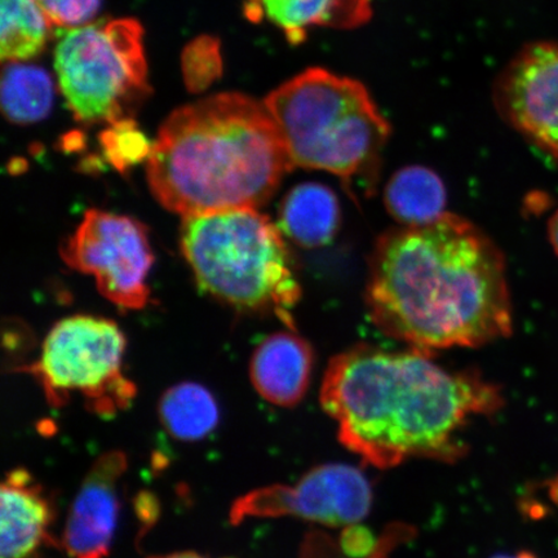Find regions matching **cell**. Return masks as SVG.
I'll list each match as a JSON object with an SVG mask.
<instances>
[{"label":"cell","mask_w":558,"mask_h":558,"mask_svg":"<svg viewBox=\"0 0 558 558\" xmlns=\"http://www.w3.org/2000/svg\"><path fill=\"white\" fill-rule=\"evenodd\" d=\"M366 304L383 333L428 354L477 348L512 332L504 254L483 230L448 213L381 236Z\"/></svg>","instance_id":"1"},{"label":"cell","mask_w":558,"mask_h":558,"mask_svg":"<svg viewBox=\"0 0 558 558\" xmlns=\"http://www.w3.org/2000/svg\"><path fill=\"white\" fill-rule=\"evenodd\" d=\"M319 400L340 444L379 470L413 459L456 462L466 425L505 403L498 386L476 373L450 372L415 349L369 345L335 355Z\"/></svg>","instance_id":"2"},{"label":"cell","mask_w":558,"mask_h":558,"mask_svg":"<svg viewBox=\"0 0 558 558\" xmlns=\"http://www.w3.org/2000/svg\"><path fill=\"white\" fill-rule=\"evenodd\" d=\"M294 169L265 104L221 94L174 111L148 158L159 204L181 216L257 208Z\"/></svg>","instance_id":"3"},{"label":"cell","mask_w":558,"mask_h":558,"mask_svg":"<svg viewBox=\"0 0 558 558\" xmlns=\"http://www.w3.org/2000/svg\"><path fill=\"white\" fill-rule=\"evenodd\" d=\"M264 104L292 166L330 172L351 187L374 183L390 128L360 82L310 69Z\"/></svg>","instance_id":"4"},{"label":"cell","mask_w":558,"mask_h":558,"mask_svg":"<svg viewBox=\"0 0 558 558\" xmlns=\"http://www.w3.org/2000/svg\"><path fill=\"white\" fill-rule=\"evenodd\" d=\"M181 250L199 288L243 312L289 310L302 294L281 229L257 208L184 216Z\"/></svg>","instance_id":"5"},{"label":"cell","mask_w":558,"mask_h":558,"mask_svg":"<svg viewBox=\"0 0 558 558\" xmlns=\"http://www.w3.org/2000/svg\"><path fill=\"white\" fill-rule=\"evenodd\" d=\"M59 87L76 121L128 120L149 94L143 26L104 20L60 33L54 50Z\"/></svg>","instance_id":"6"},{"label":"cell","mask_w":558,"mask_h":558,"mask_svg":"<svg viewBox=\"0 0 558 558\" xmlns=\"http://www.w3.org/2000/svg\"><path fill=\"white\" fill-rule=\"evenodd\" d=\"M124 351V335L114 323L73 316L52 327L39 360L27 369L53 408L81 396L90 413L108 418L128 410L136 396L135 383L122 373Z\"/></svg>","instance_id":"7"},{"label":"cell","mask_w":558,"mask_h":558,"mask_svg":"<svg viewBox=\"0 0 558 558\" xmlns=\"http://www.w3.org/2000/svg\"><path fill=\"white\" fill-rule=\"evenodd\" d=\"M61 255L69 267L94 276L97 288L111 303L131 311L148 304L146 279L155 256L142 222L89 209Z\"/></svg>","instance_id":"8"},{"label":"cell","mask_w":558,"mask_h":558,"mask_svg":"<svg viewBox=\"0 0 558 558\" xmlns=\"http://www.w3.org/2000/svg\"><path fill=\"white\" fill-rule=\"evenodd\" d=\"M372 484L361 470L325 464L305 473L294 485L256 488L236 499L229 519L239 525L248 518L304 519L326 526L354 525L373 507Z\"/></svg>","instance_id":"9"},{"label":"cell","mask_w":558,"mask_h":558,"mask_svg":"<svg viewBox=\"0 0 558 558\" xmlns=\"http://www.w3.org/2000/svg\"><path fill=\"white\" fill-rule=\"evenodd\" d=\"M506 122L558 159V46L530 45L509 62L494 90Z\"/></svg>","instance_id":"10"},{"label":"cell","mask_w":558,"mask_h":558,"mask_svg":"<svg viewBox=\"0 0 558 558\" xmlns=\"http://www.w3.org/2000/svg\"><path fill=\"white\" fill-rule=\"evenodd\" d=\"M128 466V456L120 450L102 453L90 466L62 534V546L70 557H108L120 514L118 485Z\"/></svg>","instance_id":"11"},{"label":"cell","mask_w":558,"mask_h":558,"mask_svg":"<svg viewBox=\"0 0 558 558\" xmlns=\"http://www.w3.org/2000/svg\"><path fill=\"white\" fill-rule=\"evenodd\" d=\"M313 365L308 341L294 332H276L255 349L250 379L264 400L279 408H294L308 392Z\"/></svg>","instance_id":"12"},{"label":"cell","mask_w":558,"mask_h":558,"mask_svg":"<svg viewBox=\"0 0 558 558\" xmlns=\"http://www.w3.org/2000/svg\"><path fill=\"white\" fill-rule=\"evenodd\" d=\"M0 508V558H32L50 538L48 529L53 521L51 498L31 472L16 469L3 481Z\"/></svg>","instance_id":"13"},{"label":"cell","mask_w":558,"mask_h":558,"mask_svg":"<svg viewBox=\"0 0 558 558\" xmlns=\"http://www.w3.org/2000/svg\"><path fill=\"white\" fill-rule=\"evenodd\" d=\"M341 209L337 194L319 183H304L291 190L278 211V227L298 246H327L338 234Z\"/></svg>","instance_id":"14"},{"label":"cell","mask_w":558,"mask_h":558,"mask_svg":"<svg viewBox=\"0 0 558 558\" xmlns=\"http://www.w3.org/2000/svg\"><path fill=\"white\" fill-rule=\"evenodd\" d=\"M260 16L281 29L291 44H300L312 26L353 29L373 15L372 0H256Z\"/></svg>","instance_id":"15"},{"label":"cell","mask_w":558,"mask_h":558,"mask_svg":"<svg viewBox=\"0 0 558 558\" xmlns=\"http://www.w3.org/2000/svg\"><path fill=\"white\" fill-rule=\"evenodd\" d=\"M448 194L441 178L423 166H408L397 171L384 192V204L402 227H417L446 214Z\"/></svg>","instance_id":"16"},{"label":"cell","mask_w":558,"mask_h":558,"mask_svg":"<svg viewBox=\"0 0 558 558\" xmlns=\"http://www.w3.org/2000/svg\"><path fill=\"white\" fill-rule=\"evenodd\" d=\"M160 422L180 441L195 442L218 427L220 413L211 392L197 383H180L167 389L159 401Z\"/></svg>","instance_id":"17"},{"label":"cell","mask_w":558,"mask_h":558,"mask_svg":"<svg viewBox=\"0 0 558 558\" xmlns=\"http://www.w3.org/2000/svg\"><path fill=\"white\" fill-rule=\"evenodd\" d=\"M54 85L45 69L10 61L2 73V109L7 120L32 124L44 120L53 107Z\"/></svg>","instance_id":"18"},{"label":"cell","mask_w":558,"mask_h":558,"mask_svg":"<svg viewBox=\"0 0 558 558\" xmlns=\"http://www.w3.org/2000/svg\"><path fill=\"white\" fill-rule=\"evenodd\" d=\"M0 56L4 62L25 61L45 50L51 24L37 0H2Z\"/></svg>","instance_id":"19"},{"label":"cell","mask_w":558,"mask_h":558,"mask_svg":"<svg viewBox=\"0 0 558 558\" xmlns=\"http://www.w3.org/2000/svg\"><path fill=\"white\" fill-rule=\"evenodd\" d=\"M104 156L118 171L125 172L150 157L153 145L132 118L109 124L101 134Z\"/></svg>","instance_id":"20"},{"label":"cell","mask_w":558,"mask_h":558,"mask_svg":"<svg viewBox=\"0 0 558 558\" xmlns=\"http://www.w3.org/2000/svg\"><path fill=\"white\" fill-rule=\"evenodd\" d=\"M222 61L219 41L201 37L192 41L183 53V73L187 88L201 93L219 78Z\"/></svg>","instance_id":"21"},{"label":"cell","mask_w":558,"mask_h":558,"mask_svg":"<svg viewBox=\"0 0 558 558\" xmlns=\"http://www.w3.org/2000/svg\"><path fill=\"white\" fill-rule=\"evenodd\" d=\"M50 24L60 29H75L93 23L102 0H37Z\"/></svg>","instance_id":"22"},{"label":"cell","mask_w":558,"mask_h":558,"mask_svg":"<svg viewBox=\"0 0 558 558\" xmlns=\"http://www.w3.org/2000/svg\"><path fill=\"white\" fill-rule=\"evenodd\" d=\"M548 234L550 244H553L556 254L558 255V209L549 220Z\"/></svg>","instance_id":"23"},{"label":"cell","mask_w":558,"mask_h":558,"mask_svg":"<svg viewBox=\"0 0 558 558\" xmlns=\"http://www.w3.org/2000/svg\"><path fill=\"white\" fill-rule=\"evenodd\" d=\"M151 558H206V557L201 556L195 553H178V554H172L169 556L151 557Z\"/></svg>","instance_id":"24"},{"label":"cell","mask_w":558,"mask_h":558,"mask_svg":"<svg viewBox=\"0 0 558 558\" xmlns=\"http://www.w3.org/2000/svg\"><path fill=\"white\" fill-rule=\"evenodd\" d=\"M493 558H538L532 553H527V550H522V553L514 554V555H498Z\"/></svg>","instance_id":"25"}]
</instances>
